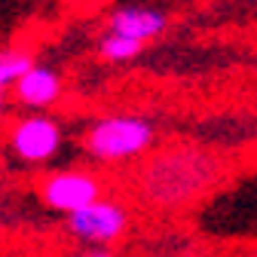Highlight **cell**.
I'll list each match as a JSON object with an SVG mask.
<instances>
[{"instance_id": "obj_1", "label": "cell", "mask_w": 257, "mask_h": 257, "mask_svg": "<svg viewBox=\"0 0 257 257\" xmlns=\"http://www.w3.org/2000/svg\"><path fill=\"white\" fill-rule=\"evenodd\" d=\"M223 175V159L199 144H172L150 150L138 172V196L153 211H178L208 190L217 187Z\"/></svg>"}, {"instance_id": "obj_2", "label": "cell", "mask_w": 257, "mask_h": 257, "mask_svg": "<svg viewBox=\"0 0 257 257\" xmlns=\"http://www.w3.org/2000/svg\"><path fill=\"white\" fill-rule=\"evenodd\" d=\"M159 141L156 122L147 113H135V110H110V113H98L86 122V128L80 132V153L95 166H125L144 159Z\"/></svg>"}, {"instance_id": "obj_3", "label": "cell", "mask_w": 257, "mask_h": 257, "mask_svg": "<svg viewBox=\"0 0 257 257\" xmlns=\"http://www.w3.org/2000/svg\"><path fill=\"white\" fill-rule=\"evenodd\" d=\"M4 147L19 169L40 172L49 169L68 147V132L52 110H25L10 119L4 132Z\"/></svg>"}, {"instance_id": "obj_4", "label": "cell", "mask_w": 257, "mask_h": 257, "mask_svg": "<svg viewBox=\"0 0 257 257\" xmlns=\"http://www.w3.org/2000/svg\"><path fill=\"white\" fill-rule=\"evenodd\" d=\"M64 236L86 254H110L132 233V208L107 193L95 202L64 214Z\"/></svg>"}, {"instance_id": "obj_5", "label": "cell", "mask_w": 257, "mask_h": 257, "mask_svg": "<svg viewBox=\"0 0 257 257\" xmlns=\"http://www.w3.org/2000/svg\"><path fill=\"white\" fill-rule=\"evenodd\" d=\"M104 178L101 175H95L89 169H46L37 181V199L46 211L64 217V214H71L89 202H95L98 196H104Z\"/></svg>"}, {"instance_id": "obj_6", "label": "cell", "mask_w": 257, "mask_h": 257, "mask_svg": "<svg viewBox=\"0 0 257 257\" xmlns=\"http://www.w3.org/2000/svg\"><path fill=\"white\" fill-rule=\"evenodd\" d=\"M61 98H64V77L55 64L46 61H34L13 86V101L22 110H55Z\"/></svg>"}, {"instance_id": "obj_7", "label": "cell", "mask_w": 257, "mask_h": 257, "mask_svg": "<svg viewBox=\"0 0 257 257\" xmlns=\"http://www.w3.org/2000/svg\"><path fill=\"white\" fill-rule=\"evenodd\" d=\"M169 13L159 10V7H150V4H119L107 13L104 19V28L107 31H116V34H125L132 40H141L144 46L147 43H156L159 37L169 31Z\"/></svg>"}, {"instance_id": "obj_8", "label": "cell", "mask_w": 257, "mask_h": 257, "mask_svg": "<svg viewBox=\"0 0 257 257\" xmlns=\"http://www.w3.org/2000/svg\"><path fill=\"white\" fill-rule=\"evenodd\" d=\"M34 52L31 49H19V46H7L0 49V122L7 119V107L13 101V86L16 80L34 64Z\"/></svg>"}, {"instance_id": "obj_9", "label": "cell", "mask_w": 257, "mask_h": 257, "mask_svg": "<svg viewBox=\"0 0 257 257\" xmlns=\"http://www.w3.org/2000/svg\"><path fill=\"white\" fill-rule=\"evenodd\" d=\"M95 49H98V58L107 61V64H128V61H135L141 55L144 43L125 37V34H116V31H104Z\"/></svg>"}]
</instances>
